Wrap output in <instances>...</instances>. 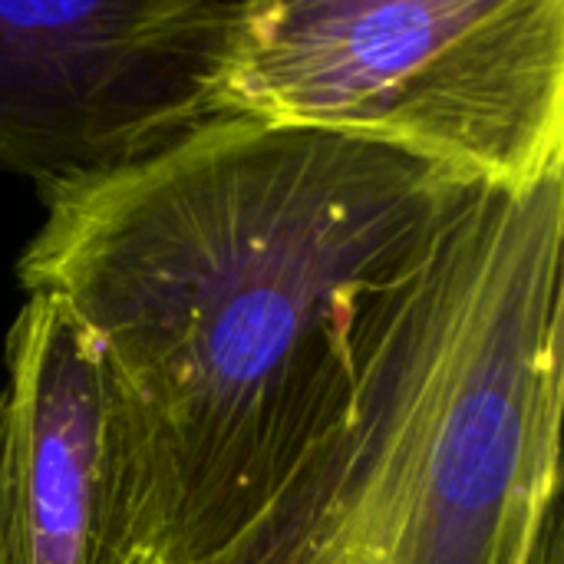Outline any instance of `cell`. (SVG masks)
<instances>
[{
    "label": "cell",
    "instance_id": "cell-1",
    "mask_svg": "<svg viewBox=\"0 0 564 564\" xmlns=\"http://www.w3.org/2000/svg\"><path fill=\"white\" fill-rule=\"evenodd\" d=\"M476 188L377 142L228 116L40 195L17 281L99 350L145 562H212L271 506L350 406L354 311Z\"/></svg>",
    "mask_w": 564,
    "mask_h": 564
},
{
    "label": "cell",
    "instance_id": "cell-2",
    "mask_svg": "<svg viewBox=\"0 0 564 564\" xmlns=\"http://www.w3.org/2000/svg\"><path fill=\"white\" fill-rule=\"evenodd\" d=\"M350 337L344 420L205 564H562L564 178L476 188Z\"/></svg>",
    "mask_w": 564,
    "mask_h": 564
},
{
    "label": "cell",
    "instance_id": "cell-3",
    "mask_svg": "<svg viewBox=\"0 0 564 564\" xmlns=\"http://www.w3.org/2000/svg\"><path fill=\"white\" fill-rule=\"evenodd\" d=\"M225 109L529 195L564 178V0H248Z\"/></svg>",
    "mask_w": 564,
    "mask_h": 564
},
{
    "label": "cell",
    "instance_id": "cell-4",
    "mask_svg": "<svg viewBox=\"0 0 564 564\" xmlns=\"http://www.w3.org/2000/svg\"><path fill=\"white\" fill-rule=\"evenodd\" d=\"M248 0H0V169L36 195L228 119Z\"/></svg>",
    "mask_w": 564,
    "mask_h": 564
},
{
    "label": "cell",
    "instance_id": "cell-5",
    "mask_svg": "<svg viewBox=\"0 0 564 564\" xmlns=\"http://www.w3.org/2000/svg\"><path fill=\"white\" fill-rule=\"evenodd\" d=\"M3 370L0 564H149L132 529L116 393L73 314L26 294Z\"/></svg>",
    "mask_w": 564,
    "mask_h": 564
}]
</instances>
